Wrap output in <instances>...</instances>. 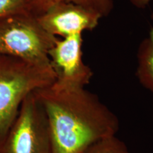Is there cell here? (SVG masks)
<instances>
[{
	"mask_svg": "<svg viewBox=\"0 0 153 153\" xmlns=\"http://www.w3.org/2000/svg\"><path fill=\"white\" fill-rule=\"evenodd\" d=\"M46 115L52 153H83L93 143L116 135V115L85 87L54 82L34 91Z\"/></svg>",
	"mask_w": 153,
	"mask_h": 153,
	"instance_id": "1",
	"label": "cell"
},
{
	"mask_svg": "<svg viewBox=\"0 0 153 153\" xmlns=\"http://www.w3.org/2000/svg\"><path fill=\"white\" fill-rule=\"evenodd\" d=\"M56 76L51 65L0 55V143L31 93L51 85Z\"/></svg>",
	"mask_w": 153,
	"mask_h": 153,
	"instance_id": "2",
	"label": "cell"
},
{
	"mask_svg": "<svg viewBox=\"0 0 153 153\" xmlns=\"http://www.w3.org/2000/svg\"><path fill=\"white\" fill-rule=\"evenodd\" d=\"M57 39L27 11L0 17V55L51 65L48 53Z\"/></svg>",
	"mask_w": 153,
	"mask_h": 153,
	"instance_id": "3",
	"label": "cell"
},
{
	"mask_svg": "<svg viewBox=\"0 0 153 153\" xmlns=\"http://www.w3.org/2000/svg\"><path fill=\"white\" fill-rule=\"evenodd\" d=\"M0 153H52L46 115L33 92L23 101L0 143Z\"/></svg>",
	"mask_w": 153,
	"mask_h": 153,
	"instance_id": "4",
	"label": "cell"
},
{
	"mask_svg": "<svg viewBox=\"0 0 153 153\" xmlns=\"http://www.w3.org/2000/svg\"><path fill=\"white\" fill-rule=\"evenodd\" d=\"M82 33L58 38L49 51L51 65L56 79L55 84L65 87H85L91 81L93 71L86 65L82 55Z\"/></svg>",
	"mask_w": 153,
	"mask_h": 153,
	"instance_id": "5",
	"label": "cell"
},
{
	"mask_svg": "<svg viewBox=\"0 0 153 153\" xmlns=\"http://www.w3.org/2000/svg\"><path fill=\"white\" fill-rule=\"evenodd\" d=\"M37 18L44 29L51 35L66 38L94 30L103 17L84 6L62 1L50 7Z\"/></svg>",
	"mask_w": 153,
	"mask_h": 153,
	"instance_id": "6",
	"label": "cell"
},
{
	"mask_svg": "<svg viewBox=\"0 0 153 153\" xmlns=\"http://www.w3.org/2000/svg\"><path fill=\"white\" fill-rule=\"evenodd\" d=\"M148 36L141 41L137 51L135 75L143 87L153 93V13Z\"/></svg>",
	"mask_w": 153,
	"mask_h": 153,
	"instance_id": "7",
	"label": "cell"
},
{
	"mask_svg": "<svg viewBox=\"0 0 153 153\" xmlns=\"http://www.w3.org/2000/svg\"><path fill=\"white\" fill-rule=\"evenodd\" d=\"M62 1H70L84 6L101 14L108 16L114 7V0H27L26 11L38 16L55 4Z\"/></svg>",
	"mask_w": 153,
	"mask_h": 153,
	"instance_id": "8",
	"label": "cell"
},
{
	"mask_svg": "<svg viewBox=\"0 0 153 153\" xmlns=\"http://www.w3.org/2000/svg\"><path fill=\"white\" fill-rule=\"evenodd\" d=\"M83 153H131L123 141L116 135L101 139L93 143Z\"/></svg>",
	"mask_w": 153,
	"mask_h": 153,
	"instance_id": "9",
	"label": "cell"
},
{
	"mask_svg": "<svg viewBox=\"0 0 153 153\" xmlns=\"http://www.w3.org/2000/svg\"><path fill=\"white\" fill-rule=\"evenodd\" d=\"M27 0H0V17L26 11Z\"/></svg>",
	"mask_w": 153,
	"mask_h": 153,
	"instance_id": "10",
	"label": "cell"
},
{
	"mask_svg": "<svg viewBox=\"0 0 153 153\" xmlns=\"http://www.w3.org/2000/svg\"><path fill=\"white\" fill-rule=\"evenodd\" d=\"M129 1L134 7L137 8H145L153 0H129Z\"/></svg>",
	"mask_w": 153,
	"mask_h": 153,
	"instance_id": "11",
	"label": "cell"
}]
</instances>
